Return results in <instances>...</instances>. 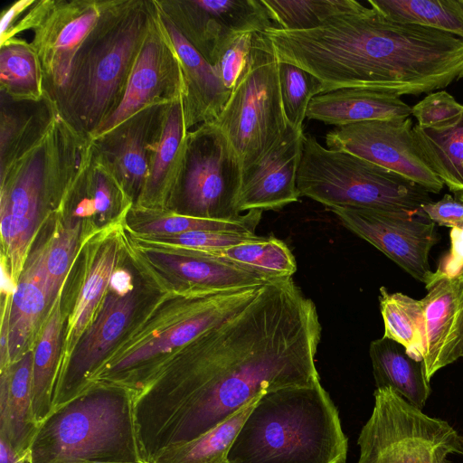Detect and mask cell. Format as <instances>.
<instances>
[{
    "instance_id": "1",
    "label": "cell",
    "mask_w": 463,
    "mask_h": 463,
    "mask_svg": "<svg viewBox=\"0 0 463 463\" xmlns=\"http://www.w3.org/2000/svg\"><path fill=\"white\" fill-rule=\"evenodd\" d=\"M321 324L292 277L261 286L233 316L193 340L178 365L132 392L140 461L191 441L268 392L319 381Z\"/></svg>"
},
{
    "instance_id": "2",
    "label": "cell",
    "mask_w": 463,
    "mask_h": 463,
    "mask_svg": "<svg viewBox=\"0 0 463 463\" xmlns=\"http://www.w3.org/2000/svg\"><path fill=\"white\" fill-rule=\"evenodd\" d=\"M262 34L279 61L318 78L324 93L359 88L418 96L463 79V38L392 21L360 2L316 29Z\"/></svg>"
},
{
    "instance_id": "3",
    "label": "cell",
    "mask_w": 463,
    "mask_h": 463,
    "mask_svg": "<svg viewBox=\"0 0 463 463\" xmlns=\"http://www.w3.org/2000/svg\"><path fill=\"white\" fill-rule=\"evenodd\" d=\"M348 442L320 382L268 392L246 418L228 463H345Z\"/></svg>"
},
{
    "instance_id": "4",
    "label": "cell",
    "mask_w": 463,
    "mask_h": 463,
    "mask_svg": "<svg viewBox=\"0 0 463 463\" xmlns=\"http://www.w3.org/2000/svg\"><path fill=\"white\" fill-rule=\"evenodd\" d=\"M30 463L141 462L125 387L94 383L56 408L39 426Z\"/></svg>"
},
{
    "instance_id": "5",
    "label": "cell",
    "mask_w": 463,
    "mask_h": 463,
    "mask_svg": "<svg viewBox=\"0 0 463 463\" xmlns=\"http://www.w3.org/2000/svg\"><path fill=\"white\" fill-rule=\"evenodd\" d=\"M300 196L327 208H364L394 213L423 212L429 192L393 171L351 153L323 146L306 136L298 171Z\"/></svg>"
},
{
    "instance_id": "6",
    "label": "cell",
    "mask_w": 463,
    "mask_h": 463,
    "mask_svg": "<svg viewBox=\"0 0 463 463\" xmlns=\"http://www.w3.org/2000/svg\"><path fill=\"white\" fill-rule=\"evenodd\" d=\"M148 27L147 15L140 8L117 16L111 12L77 56L60 103L89 131L93 132L112 111Z\"/></svg>"
},
{
    "instance_id": "7",
    "label": "cell",
    "mask_w": 463,
    "mask_h": 463,
    "mask_svg": "<svg viewBox=\"0 0 463 463\" xmlns=\"http://www.w3.org/2000/svg\"><path fill=\"white\" fill-rule=\"evenodd\" d=\"M278 64L266 37L256 33L248 68L219 116L210 121L227 137L242 170L262 157L288 128Z\"/></svg>"
},
{
    "instance_id": "8",
    "label": "cell",
    "mask_w": 463,
    "mask_h": 463,
    "mask_svg": "<svg viewBox=\"0 0 463 463\" xmlns=\"http://www.w3.org/2000/svg\"><path fill=\"white\" fill-rule=\"evenodd\" d=\"M357 444V463H448L461 453L460 435L446 420L422 412L392 388H376Z\"/></svg>"
},
{
    "instance_id": "9",
    "label": "cell",
    "mask_w": 463,
    "mask_h": 463,
    "mask_svg": "<svg viewBox=\"0 0 463 463\" xmlns=\"http://www.w3.org/2000/svg\"><path fill=\"white\" fill-rule=\"evenodd\" d=\"M184 215L232 221L237 209L242 165L224 133L204 122L188 134L180 168Z\"/></svg>"
},
{
    "instance_id": "10",
    "label": "cell",
    "mask_w": 463,
    "mask_h": 463,
    "mask_svg": "<svg viewBox=\"0 0 463 463\" xmlns=\"http://www.w3.org/2000/svg\"><path fill=\"white\" fill-rule=\"evenodd\" d=\"M326 145L393 171L439 194L444 186L416 142L411 118L368 120L340 126L326 135Z\"/></svg>"
},
{
    "instance_id": "11",
    "label": "cell",
    "mask_w": 463,
    "mask_h": 463,
    "mask_svg": "<svg viewBox=\"0 0 463 463\" xmlns=\"http://www.w3.org/2000/svg\"><path fill=\"white\" fill-rule=\"evenodd\" d=\"M339 222L382 251L415 279L431 278L429 257L436 242L435 223L424 212L394 213L364 208L329 209Z\"/></svg>"
},
{
    "instance_id": "12",
    "label": "cell",
    "mask_w": 463,
    "mask_h": 463,
    "mask_svg": "<svg viewBox=\"0 0 463 463\" xmlns=\"http://www.w3.org/2000/svg\"><path fill=\"white\" fill-rule=\"evenodd\" d=\"M260 287L245 288L199 296L186 315L169 328L131 352L104 365L92 384L121 386L143 363L188 345L201 334L224 321L250 303Z\"/></svg>"
},
{
    "instance_id": "13",
    "label": "cell",
    "mask_w": 463,
    "mask_h": 463,
    "mask_svg": "<svg viewBox=\"0 0 463 463\" xmlns=\"http://www.w3.org/2000/svg\"><path fill=\"white\" fill-rule=\"evenodd\" d=\"M178 6L176 25L212 66L235 34L275 26L262 0L184 1Z\"/></svg>"
},
{
    "instance_id": "14",
    "label": "cell",
    "mask_w": 463,
    "mask_h": 463,
    "mask_svg": "<svg viewBox=\"0 0 463 463\" xmlns=\"http://www.w3.org/2000/svg\"><path fill=\"white\" fill-rule=\"evenodd\" d=\"M423 367L427 379L463 357V277L439 269L425 284Z\"/></svg>"
},
{
    "instance_id": "15",
    "label": "cell",
    "mask_w": 463,
    "mask_h": 463,
    "mask_svg": "<svg viewBox=\"0 0 463 463\" xmlns=\"http://www.w3.org/2000/svg\"><path fill=\"white\" fill-rule=\"evenodd\" d=\"M303 129L290 125L258 161L242 170L237 200L240 213L277 210L298 201V171L305 140Z\"/></svg>"
},
{
    "instance_id": "16",
    "label": "cell",
    "mask_w": 463,
    "mask_h": 463,
    "mask_svg": "<svg viewBox=\"0 0 463 463\" xmlns=\"http://www.w3.org/2000/svg\"><path fill=\"white\" fill-rule=\"evenodd\" d=\"M135 304L131 291L105 298L96 320L71 352L62 371L54 410L91 386L101 361L128 326Z\"/></svg>"
},
{
    "instance_id": "17",
    "label": "cell",
    "mask_w": 463,
    "mask_h": 463,
    "mask_svg": "<svg viewBox=\"0 0 463 463\" xmlns=\"http://www.w3.org/2000/svg\"><path fill=\"white\" fill-rule=\"evenodd\" d=\"M109 8L96 3L68 7L55 18L40 51L42 70L56 99L62 98L80 52L107 17Z\"/></svg>"
},
{
    "instance_id": "18",
    "label": "cell",
    "mask_w": 463,
    "mask_h": 463,
    "mask_svg": "<svg viewBox=\"0 0 463 463\" xmlns=\"http://www.w3.org/2000/svg\"><path fill=\"white\" fill-rule=\"evenodd\" d=\"M160 22L183 73L187 128L201 121L214 120L232 90L222 84L213 67L188 41L175 23L165 15H160Z\"/></svg>"
},
{
    "instance_id": "19",
    "label": "cell",
    "mask_w": 463,
    "mask_h": 463,
    "mask_svg": "<svg viewBox=\"0 0 463 463\" xmlns=\"http://www.w3.org/2000/svg\"><path fill=\"white\" fill-rule=\"evenodd\" d=\"M148 257L199 294L261 287L273 280L253 270L190 250L150 251Z\"/></svg>"
},
{
    "instance_id": "20",
    "label": "cell",
    "mask_w": 463,
    "mask_h": 463,
    "mask_svg": "<svg viewBox=\"0 0 463 463\" xmlns=\"http://www.w3.org/2000/svg\"><path fill=\"white\" fill-rule=\"evenodd\" d=\"M410 116L411 107L401 97L359 88H342L317 95L307 111V118L336 127Z\"/></svg>"
},
{
    "instance_id": "21",
    "label": "cell",
    "mask_w": 463,
    "mask_h": 463,
    "mask_svg": "<svg viewBox=\"0 0 463 463\" xmlns=\"http://www.w3.org/2000/svg\"><path fill=\"white\" fill-rule=\"evenodd\" d=\"M33 363V353L28 351L0 377V439L27 457L39 429L32 409Z\"/></svg>"
},
{
    "instance_id": "22",
    "label": "cell",
    "mask_w": 463,
    "mask_h": 463,
    "mask_svg": "<svg viewBox=\"0 0 463 463\" xmlns=\"http://www.w3.org/2000/svg\"><path fill=\"white\" fill-rule=\"evenodd\" d=\"M162 38L148 32L134 61L120 100L92 132L93 137L111 133L133 117L161 90L166 75V52Z\"/></svg>"
},
{
    "instance_id": "23",
    "label": "cell",
    "mask_w": 463,
    "mask_h": 463,
    "mask_svg": "<svg viewBox=\"0 0 463 463\" xmlns=\"http://www.w3.org/2000/svg\"><path fill=\"white\" fill-rule=\"evenodd\" d=\"M49 243L34 250L20 276L9 308V365L23 354L39 317L48 302L45 259Z\"/></svg>"
},
{
    "instance_id": "24",
    "label": "cell",
    "mask_w": 463,
    "mask_h": 463,
    "mask_svg": "<svg viewBox=\"0 0 463 463\" xmlns=\"http://www.w3.org/2000/svg\"><path fill=\"white\" fill-rule=\"evenodd\" d=\"M369 354L376 388H392L422 410L431 392L423 363L413 359L401 344L384 335L371 342Z\"/></svg>"
},
{
    "instance_id": "25",
    "label": "cell",
    "mask_w": 463,
    "mask_h": 463,
    "mask_svg": "<svg viewBox=\"0 0 463 463\" xmlns=\"http://www.w3.org/2000/svg\"><path fill=\"white\" fill-rule=\"evenodd\" d=\"M418 146L427 164L451 192L463 193V110L431 127L413 126Z\"/></svg>"
},
{
    "instance_id": "26",
    "label": "cell",
    "mask_w": 463,
    "mask_h": 463,
    "mask_svg": "<svg viewBox=\"0 0 463 463\" xmlns=\"http://www.w3.org/2000/svg\"><path fill=\"white\" fill-rule=\"evenodd\" d=\"M61 315L59 302L49 317L33 352L32 409L40 426L53 411L61 373L58 372Z\"/></svg>"
},
{
    "instance_id": "27",
    "label": "cell",
    "mask_w": 463,
    "mask_h": 463,
    "mask_svg": "<svg viewBox=\"0 0 463 463\" xmlns=\"http://www.w3.org/2000/svg\"><path fill=\"white\" fill-rule=\"evenodd\" d=\"M385 17L463 38L462 0H368Z\"/></svg>"
},
{
    "instance_id": "28",
    "label": "cell",
    "mask_w": 463,
    "mask_h": 463,
    "mask_svg": "<svg viewBox=\"0 0 463 463\" xmlns=\"http://www.w3.org/2000/svg\"><path fill=\"white\" fill-rule=\"evenodd\" d=\"M194 251L226 260L271 279L292 277L297 271L290 249L274 236L220 250Z\"/></svg>"
},
{
    "instance_id": "29",
    "label": "cell",
    "mask_w": 463,
    "mask_h": 463,
    "mask_svg": "<svg viewBox=\"0 0 463 463\" xmlns=\"http://www.w3.org/2000/svg\"><path fill=\"white\" fill-rule=\"evenodd\" d=\"M259 399L200 437L163 451L152 463H228L233 440Z\"/></svg>"
},
{
    "instance_id": "30",
    "label": "cell",
    "mask_w": 463,
    "mask_h": 463,
    "mask_svg": "<svg viewBox=\"0 0 463 463\" xmlns=\"http://www.w3.org/2000/svg\"><path fill=\"white\" fill-rule=\"evenodd\" d=\"M380 310L384 324L383 335L401 344L407 354L422 362L424 353V317L420 300L403 293L380 288Z\"/></svg>"
},
{
    "instance_id": "31",
    "label": "cell",
    "mask_w": 463,
    "mask_h": 463,
    "mask_svg": "<svg viewBox=\"0 0 463 463\" xmlns=\"http://www.w3.org/2000/svg\"><path fill=\"white\" fill-rule=\"evenodd\" d=\"M51 161L43 146L23 156L14 168V175L6 194L2 193L1 209L18 217L37 221L39 205Z\"/></svg>"
},
{
    "instance_id": "32",
    "label": "cell",
    "mask_w": 463,
    "mask_h": 463,
    "mask_svg": "<svg viewBox=\"0 0 463 463\" xmlns=\"http://www.w3.org/2000/svg\"><path fill=\"white\" fill-rule=\"evenodd\" d=\"M117 243L109 241L99 251L82 285L73 309L67 334L69 352H72L92 313L109 285L117 260Z\"/></svg>"
},
{
    "instance_id": "33",
    "label": "cell",
    "mask_w": 463,
    "mask_h": 463,
    "mask_svg": "<svg viewBox=\"0 0 463 463\" xmlns=\"http://www.w3.org/2000/svg\"><path fill=\"white\" fill-rule=\"evenodd\" d=\"M275 27L307 31L325 24L333 16L354 8L355 0H262Z\"/></svg>"
},
{
    "instance_id": "34",
    "label": "cell",
    "mask_w": 463,
    "mask_h": 463,
    "mask_svg": "<svg viewBox=\"0 0 463 463\" xmlns=\"http://www.w3.org/2000/svg\"><path fill=\"white\" fill-rule=\"evenodd\" d=\"M278 72L287 122L296 129H303L311 99L324 93L323 83L309 71L288 62L279 61Z\"/></svg>"
},
{
    "instance_id": "35",
    "label": "cell",
    "mask_w": 463,
    "mask_h": 463,
    "mask_svg": "<svg viewBox=\"0 0 463 463\" xmlns=\"http://www.w3.org/2000/svg\"><path fill=\"white\" fill-rule=\"evenodd\" d=\"M186 128L184 92H181L174 98L162 129L150 172L152 187L162 182L169 168L174 170L175 164L182 165Z\"/></svg>"
},
{
    "instance_id": "36",
    "label": "cell",
    "mask_w": 463,
    "mask_h": 463,
    "mask_svg": "<svg viewBox=\"0 0 463 463\" xmlns=\"http://www.w3.org/2000/svg\"><path fill=\"white\" fill-rule=\"evenodd\" d=\"M261 210H251L232 221L212 220L184 214L172 215L140 225L137 231L151 235H175L188 232L213 231L256 234Z\"/></svg>"
},
{
    "instance_id": "37",
    "label": "cell",
    "mask_w": 463,
    "mask_h": 463,
    "mask_svg": "<svg viewBox=\"0 0 463 463\" xmlns=\"http://www.w3.org/2000/svg\"><path fill=\"white\" fill-rule=\"evenodd\" d=\"M0 79L6 90L18 96L40 94L41 67L36 53L20 43L3 45Z\"/></svg>"
},
{
    "instance_id": "38",
    "label": "cell",
    "mask_w": 463,
    "mask_h": 463,
    "mask_svg": "<svg viewBox=\"0 0 463 463\" xmlns=\"http://www.w3.org/2000/svg\"><path fill=\"white\" fill-rule=\"evenodd\" d=\"M80 222H77L62 229L49 243L45 259L46 290L49 304L57 297L72 261Z\"/></svg>"
},
{
    "instance_id": "39",
    "label": "cell",
    "mask_w": 463,
    "mask_h": 463,
    "mask_svg": "<svg viewBox=\"0 0 463 463\" xmlns=\"http://www.w3.org/2000/svg\"><path fill=\"white\" fill-rule=\"evenodd\" d=\"M255 35L254 32L235 34L215 58L213 67L222 84L231 90L248 68Z\"/></svg>"
},
{
    "instance_id": "40",
    "label": "cell",
    "mask_w": 463,
    "mask_h": 463,
    "mask_svg": "<svg viewBox=\"0 0 463 463\" xmlns=\"http://www.w3.org/2000/svg\"><path fill=\"white\" fill-rule=\"evenodd\" d=\"M37 221L18 217L1 209V234L8 259L12 278L18 279L23 271L29 243Z\"/></svg>"
},
{
    "instance_id": "41",
    "label": "cell",
    "mask_w": 463,
    "mask_h": 463,
    "mask_svg": "<svg viewBox=\"0 0 463 463\" xmlns=\"http://www.w3.org/2000/svg\"><path fill=\"white\" fill-rule=\"evenodd\" d=\"M156 241L168 242L182 250H214L262 239L258 234L227 232L196 231L175 235H153Z\"/></svg>"
},
{
    "instance_id": "42",
    "label": "cell",
    "mask_w": 463,
    "mask_h": 463,
    "mask_svg": "<svg viewBox=\"0 0 463 463\" xmlns=\"http://www.w3.org/2000/svg\"><path fill=\"white\" fill-rule=\"evenodd\" d=\"M142 132L130 133L116 155V167L129 184L138 186L147 175L148 164Z\"/></svg>"
},
{
    "instance_id": "43",
    "label": "cell",
    "mask_w": 463,
    "mask_h": 463,
    "mask_svg": "<svg viewBox=\"0 0 463 463\" xmlns=\"http://www.w3.org/2000/svg\"><path fill=\"white\" fill-rule=\"evenodd\" d=\"M463 110L453 96L445 90L429 93L420 101L411 107V115L420 127H431L446 122L457 117Z\"/></svg>"
},
{
    "instance_id": "44",
    "label": "cell",
    "mask_w": 463,
    "mask_h": 463,
    "mask_svg": "<svg viewBox=\"0 0 463 463\" xmlns=\"http://www.w3.org/2000/svg\"><path fill=\"white\" fill-rule=\"evenodd\" d=\"M422 211L435 224L463 229V201L450 194H445L437 202H430L422 206Z\"/></svg>"
},
{
    "instance_id": "45",
    "label": "cell",
    "mask_w": 463,
    "mask_h": 463,
    "mask_svg": "<svg viewBox=\"0 0 463 463\" xmlns=\"http://www.w3.org/2000/svg\"><path fill=\"white\" fill-rule=\"evenodd\" d=\"M95 169V186L92 206L96 213H105L111 205V184L106 173V167H96Z\"/></svg>"
},
{
    "instance_id": "46",
    "label": "cell",
    "mask_w": 463,
    "mask_h": 463,
    "mask_svg": "<svg viewBox=\"0 0 463 463\" xmlns=\"http://www.w3.org/2000/svg\"><path fill=\"white\" fill-rule=\"evenodd\" d=\"M109 286L113 290L120 296L126 295L130 292L131 278L128 271L120 269L113 272Z\"/></svg>"
},
{
    "instance_id": "47",
    "label": "cell",
    "mask_w": 463,
    "mask_h": 463,
    "mask_svg": "<svg viewBox=\"0 0 463 463\" xmlns=\"http://www.w3.org/2000/svg\"><path fill=\"white\" fill-rule=\"evenodd\" d=\"M0 463H30L29 457L19 455L13 448L0 439Z\"/></svg>"
},
{
    "instance_id": "48",
    "label": "cell",
    "mask_w": 463,
    "mask_h": 463,
    "mask_svg": "<svg viewBox=\"0 0 463 463\" xmlns=\"http://www.w3.org/2000/svg\"><path fill=\"white\" fill-rule=\"evenodd\" d=\"M30 1H22L15 4L7 13L3 16L1 21V33L2 34L12 22L13 17L17 14L23 7L30 5Z\"/></svg>"
},
{
    "instance_id": "49",
    "label": "cell",
    "mask_w": 463,
    "mask_h": 463,
    "mask_svg": "<svg viewBox=\"0 0 463 463\" xmlns=\"http://www.w3.org/2000/svg\"><path fill=\"white\" fill-rule=\"evenodd\" d=\"M89 463H142V462H114V461H92Z\"/></svg>"
},
{
    "instance_id": "50",
    "label": "cell",
    "mask_w": 463,
    "mask_h": 463,
    "mask_svg": "<svg viewBox=\"0 0 463 463\" xmlns=\"http://www.w3.org/2000/svg\"><path fill=\"white\" fill-rule=\"evenodd\" d=\"M461 455H463V435L460 436Z\"/></svg>"
},
{
    "instance_id": "51",
    "label": "cell",
    "mask_w": 463,
    "mask_h": 463,
    "mask_svg": "<svg viewBox=\"0 0 463 463\" xmlns=\"http://www.w3.org/2000/svg\"><path fill=\"white\" fill-rule=\"evenodd\" d=\"M455 274H458L463 277V265L460 267L459 270Z\"/></svg>"
},
{
    "instance_id": "52",
    "label": "cell",
    "mask_w": 463,
    "mask_h": 463,
    "mask_svg": "<svg viewBox=\"0 0 463 463\" xmlns=\"http://www.w3.org/2000/svg\"><path fill=\"white\" fill-rule=\"evenodd\" d=\"M458 198L463 201V194H459Z\"/></svg>"
},
{
    "instance_id": "53",
    "label": "cell",
    "mask_w": 463,
    "mask_h": 463,
    "mask_svg": "<svg viewBox=\"0 0 463 463\" xmlns=\"http://www.w3.org/2000/svg\"><path fill=\"white\" fill-rule=\"evenodd\" d=\"M462 2H463V0H462Z\"/></svg>"
}]
</instances>
